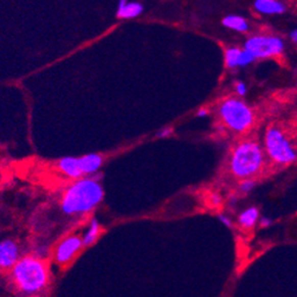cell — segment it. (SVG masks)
Returning a JSON list of instances; mask_svg holds the SVG:
<instances>
[{"label":"cell","instance_id":"7","mask_svg":"<svg viewBox=\"0 0 297 297\" xmlns=\"http://www.w3.org/2000/svg\"><path fill=\"white\" fill-rule=\"evenodd\" d=\"M82 247H83L82 237L76 235L65 237L56 247L55 261L59 265L69 264L82 250Z\"/></svg>","mask_w":297,"mask_h":297},{"label":"cell","instance_id":"15","mask_svg":"<svg viewBox=\"0 0 297 297\" xmlns=\"http://www.w3.org/2000/svg\"><path fill=\"white\" fill-rule=\"evenodd\" d=\"M258 218H259V211L257 207H250V209L243 211V212L239 214L238 221L243 228L250 229L252 228V226H255V224L258 220Z\"/></svg>","mask_w":297,"mask_h":297},{"label":"cell","instance_id":"11","mask_svg":"<svg viewBox=\"0 0 297 297\" xmlns=\"http://www.w3.org/2000/svg\"><path fill=\"white\" fill-rule=\"evenodd\" d=\"M103 158L100 154L90 153L80 158V166L82 173H83V177L88 176V174H94L97 172V170L101 168Z\"/></svg>","mask_w":297,"mask_h":297},{"label":"cell","instance_id":"8","mask_svg":"<svg viewBox=\"0 0 297 297\" xmlns=\"http://www.w3.org/2000/svg\"><path fill=\"white\" fill-rule=\"evenodd\" d=\"M20 258V249L14 240H0V269H12Z\"/></svg>","mask_w":297,"mask_h":297},{"label":"cell","instance_id":"13","mask_svg":"<svg viewBox=\"0 0 297 297\" xmlns=\"http://www.w3.org/2000/svg\"><path fill=\"white\" fill-rule=\"evenodd\" d=\"M221 23L225 28L235 30V31H238V32H245L249 30L247 21L245 20L243 17L236 16V14H230V16H226L224 19H222Z\"/></svg>","mask_w":297,"mask_h":297},{"label":"cell","instance_id":"1","mask_svg":"<svg viewBox=\"0 0 297 297\" xmlns=\"http://www.w3.org/2000/svg\"><path fill=\"white\" fill-rule=\"evenodd\" d=\"M103 188L97 180L82 178L66 188L61 200V209L65 214H84L90 212L102 202Z\"/></svg>","mask_w":297,"mask_h":297},{"label":"cell","instance_id":"18","mask_svg":"<svg viewBox=\"0 0 297 297\" xmlns=\"http://www.w3.org/2000/svg\"><path fill=\"white\" fill-rule=\"evenodd\" d=\"M255 187V181L254 180H250V179H246V180H244L242 184H240V189L244 193H247V192H250L252 188Z\"/></svg>","mask_w":297,"mask_h":297},{"label":"cell","instance_id":"14","mask_svg":"<svg viewBox=\"0 0 297 297\" xmlns=\"http://www.w3.org/2000/svg\"><path fill=\"white\" fill-rule=\"evenodd\" d=\"M100 236V224L96 219L89 222L88 229L85 230L83 237H82V242H83V246H90L97 240Z\"/></svg>","mask_w":297,"mask_h":297},{"label":"cell","instance_id":"5","mask_svg":"<svg viewBox=\"0 0 297 297\" xmlns=\"http://www.w3.org/2000/svg\"><path fill=\"white\" fill-rule=\"evenodd\" d=\"M265 147L270 158L278 163L285 165L296 161L297 154L295 150L278 128L271 127L266 131Z\"/></svg>","mask_w":297,"mask_h":297},{"label":"cell","instance_id":"9","mask_svg":"<svg viewBox=\"0 0 297 297\" xmlns=\"http://www.w3.org/2000/svg\"><path fill=\"white\" fill-rule=\"evenodd\" d=\"M58 168L62 173H64L66 177L72 178V179H81L83 178V173L81 170L80 158L75 157H66L63 158L58 162Z\"/></svg>","mask_w":297,"mask_h":297},{"label":"cell","instance_id":"19","mask_svg":"<svg viewBox=\"0 0 297 297\" xmlns=\"http://www.w3.org/2000/svg\"><path fill=\"white\" fill-rule=\"evenodd\" d=\"M236 91H237V94H238V95L244 96L245 94H246V85H245L243 82H237Z\"/></svg>","mask_w":297,"mask_h":297},{"label":"cell","instance_id":"17","mask_svg":"<svg viewBox=\"0 0 297 297\" xmlns=\"http://www.w3.org/2000/svg\"><path fill=\"white\" fill-rule=\"evenodd\" d=\"M255 57L252 56L249 51L245 49L242 50V55H240V62H239V66H246L249 64H251L252 62L255 61Z\"/></svg>","mask_w":297,"mask_h":297},{"label":"cell","instance_id":"10","mask_svg":"<svg viewBox=\"0 0 297 297\" xmlns=\"http://www.w3.org/2000/svg\"><path fill=\"white\" fill-rule=\"evenodd\" d=\"M142 12H143L142 4L121 0L117 5L116 17L120 18V19H132V18L139 17Z\"/></svg>","mask_w":297,"mask_h":297},{"label":"cell","instance_id":"22","mask_svg":"<svg viewBox=\"0 0 297 297\" xmlns=\"http://www.w3.org/2000/svg\"><path fill=\"white\" fill-rule=\"evenodd\" d=\"M259 222H261V225L263 226V228H268V226L273 224V220L268 217H261L259 218Z\"/></svg>","mask_w":297,"mask_h":297},{"label":"cell","instance_id":"25","mask_svg":"<svg viewBox=\"0 0 297 297\" xmlns=\"http://www.w3.org/2000/svg\"><path fill=\"white\" fill-rule=\"evenodd\" d=\"M290 38H291L292 42H294L295 44H297V30H294V31H291Z\"/></svg>","mask_w":297,"mask_h":297},{"label":"cell","instance_id":"3","mask_svg":"<svg viewBox=\"0 0 297 297\" xmlns=\"http://www.w3.org/2000/svg\"><path fill=\"white\" fill-rule=\"evenodd\" d=\"M263 153L258 143L245 141L236 147L231 159V169L238 178L254 176L261 168Z\"/></svg>","mask_w":297,"mask_h":297},{"label":"cell","instance_id":"2","mask_svg":"<svg viewBox=\"0 0 297 297\" xmlns=\"http://www.w3.org/2000/svg\"><path fill=\"white\" fill-rule=\"evenodd\" d=\"M11 270L14 285L25 295L39 294L49 283L50 276L46 264L43 259L35 256L21 257Z\"/></svg>","mask_w":297,"mask_h":297},{"label":"cell","instance_id":"21","mask_svg":"<svg viewBox=\"0 0 297 297\" xmlns=\"http://www.w3.org/2000/svg\"><path fill=\"white\" fill-rule=\"evenodd\" d=\"M219 220H220L222 224L226 226V228H232L231 219H230L229 217H226L225 214H220V216H219Z\"/></svg>","mask_w":297,"mask_h":297},{"label":"cell","instance_id":"23","mask_svg":"<svg viewBox=\"0 0 297 297\" xmlns=\"http://www.w3.org/2000/svg\"><path fill=\"white\" fill-rule=\"evenodd\" d=\"M207 114H209V110L206 108H203V109H199L198 113H196V116L198 117H205L207 116Z\"/></svg>","mask_w":297,"mask_h":297},{"label":"cell","instance_id":"16","mask_svg":"<svg viewBox=\"0 0 297 297\" xmlns=\"http://www.w3.org/2000/svg\"><path fill=\"white\" fill-rule=\"evenodd\" d=\"M240 55H242V50L238 47H230L225 51V63L229 68H238L240 62Z\"/></svg>","mask_w":297,"mask_h":297},{"label":"cell","instance_id":"6","mask_svg":"<svg viewBox=\"0 0 297 297\" xmlns=\"http://www.w3.org/2000/svg\"><path fill=\"white\" fill-rule=\"evenodd\" d=\"M244 49L254 57L268 58L282 54L284 49L283 40L274 36H255L249 38L244 44Z\"/></svg>","mask_w":297,"mask_h":297},{"label":"cell","instance_id":"24","mask_svg":"<svg viewBox=\"0 0 297 297\" xmlns=\"http://www.w3.org/2000/svg\"><path fill=\"white\" fill-rule=\"evenodd\" d=\"M211 200H212V204H213V205H219V204L221 203L220 196H218L217 194H214V195L212 196V199H211Z\"/></svg>","mask_w":297,"mask_h":297},{"label":"cell","instance_id":"20","mask_svg":"<svg viewBox=\"0 0 297 297\" xmlns=\"http://www.w3.org/2000/svg\"><path fill=\"white\" fill-rule=\"evenodd\" d=\"M172 134H173V129L168 127V128L161 129V131L158 133L157 136L158 137H161V139H162V137H168V136H170Z\"/></svg>","mask_w":297,"mask_h":297},{"label":"cell","instance_id":"4","mask_svg":"<svg viewBox=\"0 0 297 297\" xmlns=\"http://www.w3.org/2000/svg\"><path fill=\"white\" fill-rule=\"evenodd\" d=\"M220 116L230 128L244 132L254 123V113L246 103L237 98L225 100L220 106Z\"/></svg>","mask_w":297,"mask_h":297},{"label":"cell","instance_id":"12","mask_svg":"<svg viewBox=\"0 0 297 297\" xmlns=\"http://www.w3.org/2000/svg\"><path fill=\"white\" fill-rule=\"evenodd\" d=\"M255 9L263 14H281L285 11V6L277 0H257Z\"/></svg>","mask_w":297,"mask_h":297}]
</instances>
